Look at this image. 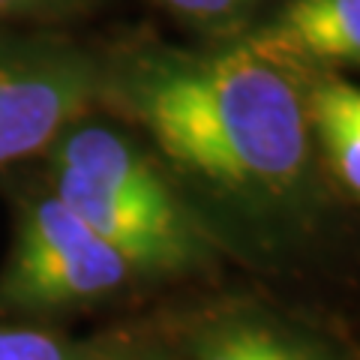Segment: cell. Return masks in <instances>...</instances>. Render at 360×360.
<instances>
[{"instance_id":"5","label":"cell","mask_w":360,"mask_h":360,"mask_svg":"<svg viewBox=\"0 0 360 360\" xmlns=\"http://www.w3.org/2000/svg\"><path fill=\"white\" fill-rule=\"evenodd\" d=\"M243 45L288 72L360 63V0H288Z\"/></svg>"},{"instance_id":"7","label":"cell","mask_w":360,"mask_h":360,"mask_svg":"<svg viewBox=\"0 0 360 360\" xmlns=\"http://www.w3.org/2000/svg\"><path fill=\"white\" fill-rule=\"evenodd\" d=\"M198 360H307L303 352L285 336L262 324H229L210 333L201 345Z\"/></svg>"},{"instance_id":"4","label":"cell","mask_w":360,"mask_h":360,"mask_svg":"<svg viewBox=\"0 0 360 360\" xmlns=\"http://www.w3.org/2000/svg\"><path fill=\"white\" fill-rule=\"evenodd\" d=\"M51 193L115 246L132 270H177L198 252L193 222L174 195H123L66 172H51Z\"/></svg>"},{"instance_id":"9","label":"cell","mask_w":360,"mask_h":360,"mask_svg":"<svg viewBox=\"0 0 360 360\" xmlns=\"http://www.w3.org/2000/svg\"><path fill=\"white\" fill-rule=\"evenodd\" d=\"M172 13L195 18V21H225L246 13L258 0H160Z\"/></svg>"},{"instance_id":"2","label":"cell","mask_w":360,"mask_h":360,"mask_svg":"<svg viewBox=\"0 0 360 360\" xmlns=\"http://www.w3.org/2000/svg\"><path fill=\"white\" fill-rule=\"evenodd\" d=\"M132 264L75 217L58 195L25 207L15 250L0 279V300L21 309H54L111 295Z\"/></svg>"},{"instance_id":"3","label":"cell","mask_w":360,"mask_h":360,"mask_svg":"<svg viewBox=\"0 0 360 360\" xmlns=\"http://www.w3.org/2000/svg\"><path fill=\"white\" fill-rule=\"evenodd\" d=\"M96 94V70L78 51L0 39V168L51 148Z\"/></svg>"},{"instance_id":"1","label":"cell","mask_w":360,"mask_h":360,"mask_svg":"<svg viewBox=\"0 0 360 360\" xmlns=\"http://www.w3.org/2000/svg\"><path fill=\"white\" fill-rule=\"evenodd\" d=\"M115 96L177 168L225 193L276 198L307 172V99L288 70L243 42L141 51L120 66Z\"/></svg>"},{"instance_id":"8","label":"cell","mask_w":360,"mask_h":360,"mask_svg":"<svg viewBox=\"0 0 360 360\" xmlns=\"http://www.w3.org/2000/svg\"><path fill=\"white\" fill-rule=\"evenodd\" d=\"M0 360H78L63 340L30 328H0Z\"/></svg>"},{"instance_id":"10","label":"cell","mask_w":360,"mask_h":360,"mask_svg":"<svg viewBox=\"0 0 360 360\" xmlns=\"http://www.w3.org/2000/svg\"><path fill=\"white\" fill-rule=\"evenodd\" d=\"M66 0H0V18H18V15H39L49 9L63 6Z\"/></svg>"},{"instance_id":"6","label":"cell","mask_w":360,"mask_h":360,"mask_svg":"<svg viewBox=\"0 0 360 360\" xmlns=\"http://www.w3.org/2000/svg\"><path fill=\"white\" fill-rule=\"evenodd\" d=\"M307 117L333 172L360 198V87L336 78L319 82L307 96Z\"/></svg>"}]
</instances>
